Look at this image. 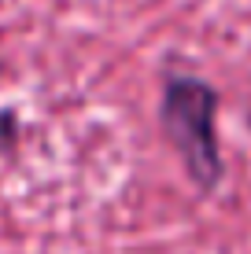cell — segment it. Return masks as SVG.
<instances>
[{
  "label": "cell",
  "instance_id": "2",
  "mask_svg": "<svg viewBox=\"0 0 251 254\" xmlns=\"http://www.w3.org/2000/svg\"><path fill=\"white\" fill-rule=\"evenodd\" d=\"M19 136H22V118H19V111L0 107V159H4L7 151H15V147H19Z\"/></svg>",
  "mask_w": 251,
  "mask_h": 254
},
{
  "label": "cell",
  "instance_id": "1",
  "mask_svg": "<svg viewBox=\"0 0 251 254\" xmlns=\"http://www.w3.org/2000/svg\"><path fill=\"white\" fill-rule=\"evenodd\" d=\"M218 103H222L218 89L203 81L200 74L170 70L163 77L159 129L200 195H214L226 177V159H222V140H218Z\"/></svg>",
  "mask_w": 251,
  "mask_h": 254
}]
</instances>
